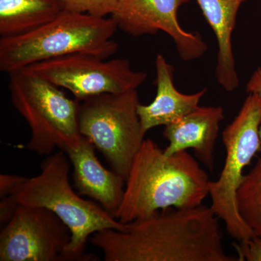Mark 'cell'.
Segmentation results:
<instances>
[{
  "mask_svg": "<svg viewBox=\"0 0 261 261\" xmlns=\"http://www.w3.org/2000/svg\"><path fill=\"white\" fill-rule=\"evenodd\" d=\"M22 70L67 89L78 101L137 90L147 77L145 72L132 69L128 60L108 61L85 53L39 62Z\"/></svg>",
  "mask_w": 261,
  "mask_h": 261,
  "instance_id": "cell-8",
  "label": "cell"
},
{
  "mask_svg": "<svg viewBox=\"0 0 261 261\" xmlns=\"http://www.w3.org/2000/svg\"><path fill=\"white\" fill-rule=\"evenodd\" d=\"M190 0H118L111 18L117 28L134 37L163 32L173 39L185 61L198 59L208 49L197 32L184 30L178 19L182 5Z\"/></svg>",
  "mask_w": 261,
  "mask_h": 261,
  "instance_id": "cell-10",
  "label": "cell"
},
{
  "mask_svg": "<svg viewBox=\"0 0 261 261\" xmlns=\"http://www.w3.org/2000/svg\"><path fill=\"white\" fill-rule=\"evenodd\" d=\"M247 0H197L206 21L216 36L218 44L216 76L226 92L240 84L233 56L232 34L239 10Z\"/></svg>",
  "mask_w": 261,
  "mask_h": 261,
  "instance_id": "cell-14",
  "label": "cell"
},
{
  "mask_svg": "<svg viewBox=\"0 0 261 261\" xmlns=\"http://www.w3.org/2000/svg\"><path fill=\"white\" fill-rule=\"evenodd\" d=\"M210 182L205 170L187 151L167 155L147 139L130 166L115 218L128 224L160 211L197 207L209 196Z\"/></svg>",
  "mask_w": 261,
  "mask_h": 261,
  "instance_id": "cell-2",
  "label": "cell"
},
{
  "mask_svg": "<svg viewBox=\"0 0 261 261\" xmlns=\"http://www.w3.org/2000/svg\"><path fill=\"white\" fill-rule=\"evenodd\" d=\"M70 240L69 228L53 211L18 205L0 233V260H63Z\"/></svg>",
  "mask_w": 261,
  "mask_h": 261,
  "instance_id": "cell-9",
  "label": "cell"
},
{
  "mask_svg": "<svg viewBox=\"0 0 261 261\" xmlns=\"http://www.w3.org/2000/svg\"><path fill=\"white\" fill-rule=\"evenodd\" d=\"M63 10L70 13H87L97 17L111 15L118 0H60Z\"/></svg>",
  "mask_w": 261,
  "mask_h": 261,
  "instance_id": "cell-17",
  "label": "cell"
},
{
  "mask_svg": "<svg viewBox=\"0 0 261 261\" xmlns=\"http://www.w3.org/2000/svg\"><path fill=\"white\" fill-rule=\"evenodd\" d=\"M237 205L245 224L261 238V159L245 174L237 192Z\"/></svg>",
  "mask_w": 261,
  "mask_h": 261,
  "instance_id": "cell-16",
  "label": "cell"
},
{
  "mask_svg": "<svg viewBox=\"0 0 261 261\" xmlns=\"http://www.w3.org/2000/svg\"><path fill=\"white\" fill-rule=\"evenodd\" d=\"M157 93L150 104H139L137 113L145 133L154 127L168 126L198 107L207 88L196 93L183 94L173 82L174 67L162 55L155 58Z\"/></svg>",
  "mask_w": 261,
  "mask_h": 261,
  "instance_id": "cell-13",
  "label": "cell"
},
{
  "mask_svg": "<svg viewBox=\"0 0 261 261\" xmlns=\"http://www.w3.org/2000/svg\"><path fill=\"white\" fill-rule=\"evenodd\" d=\"M63 11L60 0H0V36L27 34L49 23Z\"/></svg>",
  "mask_w": 261,
  "mask_h": 261,
  "instance_id": "cell-15",
  "label": "cell"
},
{
  "mask_svg": "<svg viewBox=\"0 0 261 261\" xmlns=\"http://www.w3.org/2000/svg\"><path fill=\"white\" fill-rule=\"evenodd\" d=\"M219 219L211 207L160 211L102 230L89 238L106 261H238L226 254Z\"/></svg>",
  "mask_w": 261,
  "mask_h": 261,
  "instance_id": "cell-1",
  "label": "cell"
},
{
  "mask_svg": "<svg viewBox=\"0 0 261 261\" xmlns=\"http://www.w3.org/2000/svg\"><path fill=\"white\" fill-rule=\"evenodd\" d=\"M95 148L82 135L60 149L65 152L73 166V180L80 194L96 201L115 217L123 200L126 179L101 164Z\"/></svg>",
  "mask_w": 261,
  "mask_h": 261,
  "instance_id": "cell-11",
  "label": "cell"
},
{
  "mask_svg": "<svg viewBox=\"0 0 261 261\" xmlns=\"http://www.w3.org/2000/svg\"><path fill=\"white\" fill-rule=\"evenodd\" d=\"M224 109L215 106H198L188 114L165 126L163 137L168 141L164 149L167 155L191 149L197 159L212 171L215 166V146Z\"/></svg>",
  "mask_w": 261,
  "mask_h": 261,
  "instance_id": "cell-12",
  "label": "cell"
},
{
  "mask_svg": "<svg viewBox=\"0 0 261 261\" xmlns=\"http://www.w3.org/2000/svg\"><path fill=\"white\" fill-rule=\"evenodd\" d=\"M260 126L261 95L248 93L238 114L223 130L224 167L219 178L209 185L211 210L224 221L228 234L239 242L256 236L239 213L237 192L245 176V168L260 150Z\"/></svg>",
  "mask_w": 261,
  "mask_h": 261,
  "instance_id": "cell-6",
  "label": "cell"
},
{
  "mask_svg": "<svg viewBox=\"0 0 261 261\" xmlns=\"http://www.w3.org/2000/svg\"><path fill=\"white\" fill-rule=\"evenodd\" d=\"M79 102L81 135L102 152L113 171L126 180L146 135L137 113V89L98 94Z\"/></svg>",
  "mask_w": 261,
  "mask_h": 261,
  "instance_id": "cell-7",
  "label": "cell"
},
{
  "mask_svg": "<svg viewBox=\"0 0 261 261\" xmlns=\"http://www.w3.org/2000/svg\"><path fill=\"white\" fill-rule=\"evenodd\" d=\"M70 160L63 150L48 155L41 164L39 174L21 176L12 191L2 198L0 205L15 211L18 205L45 207L53 211L69 228L71 240L63 255V260H90L84 254L87 241L102 230L124 229L122 224L107 211L92 201L84 200L70 186Z\"/></svg>",
  "mask_w": 261,
  "mask_h": 261,
  "instance_id": "cell-3",
  "label": "cell"
},
{
  "mask_svg": "<svg viewBox=\"0 0 261 261\" xmlns=\"http://www.w3.org/2000/svg\"><path fill=\"white\" fill-rule=\"evenodd\" d=\"M112 18L63 11L32 32L0 39V70L10 73L29 65L76 53L107 60L117 53Z\"/></svg>",
  "mask_w": 261,
  "mask_h": 261,
  "instance_id": "cell-4",
  "label": "cell"
},
{
  "mask_svg": "<svg viewBox=\"0 0 261 261\" xmlns=\"http://www.w3.org/2000/svg\"><path fill=\"white\" fill-rule=\"evenodd\" d=\"M21 176L16 175L2 174L0 176V194L2 198L10 193Z\"/></svg>",
  "mask_w": 261,
  "mask_h": 261,
  "instance_id": "cell-19",
  "label": "cell"
},
{
  "mask_svg": "<svg viewBox=\"0 0 261 261\" xmlns=\"http://www.w3.org/2000/svg\"><path fill=\"white\" fill-rule=\"evenodd\" d=\"M238 261H261V238L255 236L233 244Z\"/></svg>",
  "mask_w": 261,
  "mask_h": 261,
  "instance_id": "cell-18",
  "label": "cell"
},
{
  "mask_svg": "<svg viewBox=\"0 0 261 261\" xmlns=\"http://www.w3.org/2000/svg\"><path fill=\"white\" fill-rule=\"evenodd\" d=\"M260 38H261V35H260Z\"/></svg>",
  "mask_w": 261,
  "mask_h": 261,
  "instance_id": "cell-21",
  "label": "cell"
},
{
  "mask_svg": "<svg viewBox=\"0 0 261 261\" xmlns=\"http://www.w3.org/2000/svg\"><path fill=\"white\" fill-rule=\"evenodd\" d=\"M9 74L11 101L28 123L31 137L27 149L50 155L82 136L77 99H70L61 87L23 70Z\"/></svg>",
  "mask_w": 261,
  "mask_h": 261,
  "instance_id": "cell-5",
  "label": "cell"
},
{
  "mask_svg": "<svg viewBox=\"0 0 261 261\" xmlns=\"http://www.w3.org/2000/svg\"><path fill=\"white\" fill-rule=\"evenodd\" d=\"M246 90L247 93H252L255 92L261 95V68L258 67L255 71L253 72L246 86ZM260 137L261 141V126L260 129Z\"/></svg>",
  "mask_w": 261,
  "mask_h": 261,
  "instance_id": "cell-20",
  "label": "cell"
}]
</instances>
